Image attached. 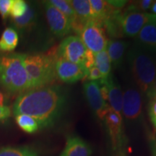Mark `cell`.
Segmentation results:
<instances>
[{
  "label": "cell",
  "instance_id": "obj_1",
  "mask_svg": "<svg viewBox=\"0 0 156 156\" xmlns=\"http://www.w3.org/2000/svg\"><path fill=\"white\" fill-rule=\"evenodd\" d=\"M68 102V95L59 86H45L20 93L15 101L12 113L34 118L40 128L51 126L62 116Z\"/></svg>",
  "mask_w": 156,
  "mask_h": 156
},
{
  "label": "cell",
  "instance_id": "obj_2",
  "mask_svg": "<svg viewBox=\"0 0 156 156\" xmlns=\"http://www.w3.org/2000/svg\"><path fill=\"white\" fill-rule=\"evenodd\" d=\"M126 59L134 85L148 97L156 77V62L153 54L134 44L127 52Z\"/></svg>",
  "mask_w": 156,
  "mask_h": 156
},
{
  "label": "cell",
  "instance_id": "obj_3",
  "mask_svg": "<svg viewBox=\"0 0 156 156\" xmlns=\"http://www.w3.org/2000/svg\"><path fill=\"white\" fill-rule=\"evenodd\" d=\"M0 85L12 94L20 95L30 90L23 54H0Z\"/></svg>",
  "mask_w": 156,
  "mask_h": 156
},
{
  "label": "cell",
  "instance_id": "obj_4",
  "mask_svg": "<svg viewBox=\"0 0 156 156\" xmlns=\"http://www.w3.org/2000/svg\"><path fill=\"white\" fill-rule=\"evenodd\" d=\"M23 59L30 89L48 86L55 80V59L51 56L44 54H23Z\"/></svg>",
  "mask_w": 156,
  "mask_h": 156
},
{
  "label": "cell",
  "instance_id": "obj_5",
  "mask_svg": "<svg viewBox=\"0 0 156 156\" xmlns=\"http://www.w3.org/2000/svg\"><path fill=\"white\" fill-rule=\"evenodd\" d=\"M79 35L87 49L94 54L106 50L108 40L101 23L95 20L87 21Z\"/></svg>",
  "mask_w": 156,
  "mask_h": 156
},
{
  "label": "cell",
  "instance_id": "obj_6",
  "mask_svg": "<svg viewBox=\"0 0 156 156\" xmlns=\"http://www.w3.org/2000/svg\"><path fill=\"white\" fill-rule=\"evenodd\" d=\"M117 17L123 34L128 37H136L145 25L156 21L155 15L127 9L124 12L119 13Z\"/></svg>",
  "mask_w": 156,
  "mask_h": 156
},
{
  "label": "cell",
  "instance_id": "obj_7",
  "mask_svg": "<svg viewBox=\"0 0 156 156\" xmlns=\"http://www.w3.org/2000/svg\"><path fill=\"white\" fill-rule=\"evenodd\" d=\"M142 93L135 85H127L123 93V116L129 124H136L142 118Z\"/></svg>",
  "mask_w": 156,
  "mask_h": 156
},
{
  "label": "cell",
  "instance_id": "obj_8",
  "mask_svg": "<svg viewBox=\"0 0 156 156\" xmlns=\"http://www.w3.org/2000/svg\"><path fill=\"white\" fill-rule=\"evenodd\" d=\"M104 122L111 138L112 149L116 156H125V137L123 132L122 115L110 108Z\"/></svg>",
  "mask_w": 156,
  "mask_h": 156
},
{
  "label": "cell",
  "instance_id": "obj_9",
  "mask_svg": "<svg viewBox=\"0 0 156 156\" xmlns=\"http://www.w3.org/2000/svg\"><path fill=\"white\" fill-rule=\"evenodd\" d=\"M87 48L80 36H69L62 41L57 50V57L84 66Z\"/></svg>",
  "mask_w": 156,
  "mask_h": 156
},
{
  "label": "cell",
  "instance_id": "obj_10",
  "mask_svg": "<svg viewBox=\"0 0 156 156\" xmlns=\"http://www.w3.org/2000/svg\"><path fill=\"white\" fill-rule=\"evenodd\" d=\"M56 77L66 83H74L86 77L87 70L84 66L56 57L54 61Z\"/></svg>",
  "mask_w": 156,
  "mask_h": 156
},
{
  "label": "cell",
  "instance_id": "obj_11",
  "mask_svg": "<svg viewBox=\"0 0 156 156\" xmlns=\"http://www.w3.org/2000/svg\"><path fill=\"white\" fill-rule=\"evenodd\" d=\"M83 90L85 96L92 110L100 119H104L105 116L111 108L101 96L100 85L98 82H85L83 85Z\"/></svg>",
  "mask_w": 156,
  "mask_h": 156
},
{
  "label": "cell",
  "instance_id": "obj_12",
  "mask_svg": "<svg viewBox=\"0 0 156 156\" xmlns=\"http://www.w3.org/2000/svg\"><path fill=\"white\" fill-rule=\"evenodd\" d=\"M45 12L51 32L58 37L67 35L72 30V22L49 2H45Z\"/></svg>",
  "mask_w": 156,
  "mask_h": 156
},
{
  "label": "cell",
  "instance_id": "obj_13",
  "mask_svg": "<svg viewBox=\"0 0 156 156\" xmlns=\"http://www.w3.org/2000/svg\"><path fill=\"white\" fill-rule=\"evenodd\" d=\"M92 147L78 136L71 135L67 138L65 147L59 156H90Z\"/></svg>",
  "mask_w": 156,
  "mask_h": 156
},
{
  "label": "cell",
  "instance_id": "obj_14",
  "mask_svg": "<svg viewBox=\"0 0 156 156\" xmlns=\"http://www.w3.org/2000/svg\"><path fill=\"white\" fill-rule=\"evenodd\" d=\"M136 45L151 53H156V21L145 25L136 36Z\"/></svg>",
  "mask_w": 156,
  "mask_h": 156
},
{
  "label": "cell",
  "instance_id": "obj_15",
  "mask_svg": "<svg viewBox=\"0 0 156 156\" xmlns=\"http://www.w3.org/2000/svg\"><path fill=\"white\" fill-rule=\"evenodd\" d=\"M101 83H106L108 87V103H109L110 108L122 114L123 92L119 84L112 75L106 81Z\"/></svg>",
  "mask_w": 156,
  "mask_h": 156
},
{
  "label": "cell",
  "instance_id": "obj_16",
  "mask_svg": "<svg viewBox=\"0 0 156 156\" xmlns=\"http://www.w3.org/2000/svg\"><path fill=\"white\" fill-rule=\"evenodd\" d=\"M129 46L127 42L120 40H109L106 51L110 58L111 62L115 67H118L122 63Z\"/></svg>",
  "mask_w": 156,
  "mask_h": 156
},
{
  "label": "cell",
  "instance_id": "obj_17",
  "mask_svg": "<svg viewBox=\"0 0 156 156\" xmlns=\"http://www.w3.org/2000/svg\"><path fill=\"white\" fill-rule=\"evenodd\" d=\"M69 2L77 19L85 23L94 20V15L88 0H73Z\"/></svg>",
  "mask_w": 156,
  "mask_h": 156
},
{
  "label": "cell",
  "instance_id": "obj_18",
  "mask_svg": "<svg viewBox=\"0 0 156 156\" xmlns=\"http://www.w3.org/2000/svg\"><path fill=\"white\" fill-rule=\"evenodd\" d=\"M18 41L19 37L16 30L12 28H7L0 38V51H12L17 47Z\"/></svg>",
  "mask_w": 156,
  "mask_h": 156
},
{
  "label": "cell",
  "instance_id": "obj_19",
  "mask_svg": "<svg viewBox=\"0 0 156 156\" xmlns=\"http://www.w3.org/2000/svg\"><path fill=\"white\" fill-rule=\"evenodd\" d=\"M95 66L98 69L102 76V79L98 83L106 81L111 75L112 62L106 50L95 54Z\"/></svg>",
  "mask_w": 156,
  "mask_h": 156
},
{
  "label": "cell",
  "instance_id": "obj_20",
  "mask_svg": "<svg viewBox=\"0 0 156 156\" xmlns=\"http://www.w3.org/2000/svg\"><path fill=\"white\" fill-rule=\"evenodd\" d=\"M15 120L20 127L27 133H34L40 128L38 122L34 118L25 114L15 116Z\"/></svg>",
  "mask_w": 156,
  "mask_h": 156
},
{
  "label": "cell",
  "instance_id": "obj_21",
  "mask_svg": "<svg viewBox=\"0 0 156 156\" xmlns=\"http://www.w3.org/2000/svg\"><path fill=\"white\" fill-rule=\"evenodd\" d=\"M37 13L34 8L28 7V10L23 16L18 18L12 19L13 24L16 28L20 29L29 28L33 25H34L36 21Z\"/></svg>",
  "mask_w": 156,
  "mask_h": 156
},
{
  "label": "cell",
  "instance_id": "obj_22",
  "mask_svg": "<svg viewBox=\"0 0 156 156\" xmlns=\"http://www.w3.org/2000/svg\"><path fill=\"white\" fill-rule=\"evenodd\" d=\"M0 156H38V155L35 150L28 147H7L0 149Z\"/></svg>",
  "mask_w": 156,
  "mask_h": 156
},
{
  "label": "cell",
  "instance_id": "obj_23",
  "mask_svg": "<svg viewBox=\"0 0 156 156\" xmlns=\"http://www.w3.org/2000/svg\"><path fill=\"white\" fill-rule=\"evenodd\" d=\"M48 2L52 5L54 6L56 9H58L61 12L63 13L65 16H67L70 20L72 23L77 18L75 11H74L69 1H66V0H51V1Z\"/></svg>",
  "mask_w": 156,
  "mask_h": 156
},
{
  "label": "cell",
  "instance_id": "obj_24",
  "mask_svg": "<svg viewBox=\"0 0 156 156\" xmlns=\"http://www.w3.org/2000/svg\"><path fill=\"white\" fill-rule=\"evenodd\" d=\"M29 5L23 0H14L12 5L9 15L12 19L18 18L24 15L28 10Z\"/></svg>",
  "mask_w": 156,
  "mask_h": 156
},
{
  "label": "cell",
  "instance_id": "obj_25",
  "mask_svg": "<svg viewBox=\"0 0 156 156\" xmlns=\"http://www.w3.org/2000/svg\"><path fill=\"white\" fill-rule=\"evenodd\" d=\"M13 1L14 0H0V15L3 19H6L9 15Z\"/></svg>",
  "mask_w": 156,
  "mask_h": 156
},
{
  "label": "cell",
  "instance_id": "obj_26",
  "mask_svg": "<svg viewBox=\"0 0 156 156\" xmlns=\"http://www.w3.org/2000/svg\"><path fill=\"white\" fill-rule=\"evenodd\" d=\"M86 77L88 80V81H101V79H102V76H101V74L99 71L98 69L95 67V66H93V67L90 68V69L87 70V73L86 75Z\"/></svg>",
  "mask_w": 156,
  "mask_h": 156
},
{
  "label": "cell",
  "instance_id": "obj_27",
  "mask_svg": "<svg viewBox=\"0 0 156 156\" xmlns=\"http://www.w3.org/2000/svg\"><path fill=\"white\" fill-rule=\"evenodd\" d=\"M148 112L152 123L156 126V98L151 99L148 108Z\"/></svg>",
  "mask_w": 156,
  "mask_h": 156
},
{
  "label": "cell",
  "instance_id": "obj_28",
  "mask_svg": "<svg viewBox=\"0 0 156 156\" xmlns=\"http://www.w3.org/2000/svg\"><path fill=\"white\" fill-rule=\"evenodd\" d=\"M12 114V110L9 106H0V122L7 120Z\"/></svg>",
  "mask_w": 156,
  "mask_h": 156
},
{
  "label": "cell",
  "instance_id": "obj_29",
  "mask_svg": "<svg viewBox=\"0 0 156 156\" xmlns=\"http://www.w3.org/2000/svg\"><path fill=\"white\" fill-rule=\"evenodd\" d=\"M108 2V5H110L112 7H114V9H119L122 8L124 5L127 3V1H122V0H120V1H106Z\"/></svg>",
  "mask_w": 156,
  "mask_h": 156
},
{
  "label": "cell",
  "instance_id": "obj_30",
  "mask_svg": "<svg viewBox=\"0 0 156 156\" xmlns=\"http://www.w3.org/2000/svg\"><path fill=\"white\" fill-rule=\"evenodd\" d=\"M7 103H8V99L0 91V106H7Z\"/></svg>",
  "mask_w": 156,
  "mask_h": 156
},
{
  "label": "cell",
  "instance_id": "obj_31",
  "mask_svg": "<svg viewBox=\"0 0 156 156\" xmlns=\"http://www.w3.org/2000/svg\"><path fill=\"white\" fill-rule=\"evenodd\" d=\"M148 98H156V77L155 79V81H154L153 87H152L151 92H150V94L148 95Z\"/></svg>",
  "mask_w": 156,
  "mask_h": 156
},
{
  "label": "cell",
  "instance_id": "obj_32",
  "mask_svg": "<svg viewBox=\"0 0 156 156\" xmlns=\"http://www.w3.org/2000/svg\"><path fill=\"white\" fill-rule=\"evenodd\" d=\"M151 149L153 156H156V140H152L151 141Z\"/></svg>",
  "mask_w": 156,
  "mask_h": 156
},
{
  "label": "cell",
  "instance_id": "obj_33",
  "mask_svg": "<svg viewBox=\"0 0 156 156\" xmlns=\"http://www.w3.org/2000/svg\"><path fill=\"white\" fill-rule=\"evenodd\" d=\"M151 10L152 12V14L156 15V1H154L153 4L152 5Z\"/></svg>",
  "mask_w": 156,
  "mask_h": 156
}]
</instances>
